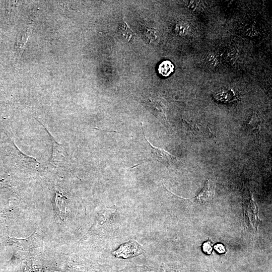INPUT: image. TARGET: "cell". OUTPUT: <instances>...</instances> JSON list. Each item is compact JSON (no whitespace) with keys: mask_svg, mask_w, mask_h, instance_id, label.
Listing matches in <instances>:
<instances>
[{"mask_svg":"<svg viewBox=\"0 0 272 272\" xmlns=\"http://www.w3.org/2000/svg\"><path fill=\"white\" fill-rule=\"evenodd\" d=\"M147 143L149 155L153 159L161 163L167 167L177 166L180 165V161L175 156L171 155L162 149L155 147L151 144L144 136Z\"/></svg>","mask_w":272,"mask_h":272,"instance_id":"obj_1","label":"cell"},{"mask_svg":"<svg viewBox=\"0 0 272 272\" xmlns=\"http://www.w3.org/2000/svg\"><path fill=\"white\" fill-rule=\"evenodd\" d=\"M141 252V246L137 242L129 241L121 245L113 254L117 257L126 258L137 256Z\"/></svg>","mask_w":272,"mask_h":272,"instance_id":"obj_2","label":"cell"},{"mask_svg":"<svg viewBox=\"0 0 272 272\" xmlns=\"http://www.w3.org/2000/svg\"><path fill=\"white\" fill-rule=\"evenodd\" d=\"M183 121L193 134L201 138L210 137L214 135L211 129L206 124L191 121L188 122L185 120Z\"/></svg>","mask_w":272,"mask_h":272,"instance_id":"obj_3","label":"cell"},{"mask_svg":"<svg viewBox=\"0 0 272 272\" xmlns=\"http://www.w3.org/2000/svg\"><path fill=\"white\" fill-rule=\"evenodd\" d=\"M34 233L25 238H17L8 236V243L10 246L18 250H30L34 243V238L33 237Z\"/></svg>","mask_w":272,"mask_h":272,"instance_id":"obj_4","label":"cell"},{"mask_svg":"<svg viewBox=\"0 0 272 272\" xmlns=\"http://www.w3.org/2000/svg\"><path fill=\"white\" fill-rule=\"evenodd\" d=\"M215 191V183L211 180H207L200 192L196 195V198L198 201L202 203L209 202L214 198Z\"/></svg>","mask_w":272,"mask_h":272,"instance_id":"obj_5","label":"cell"},{"mask_svg":"<svg viewBox=\"0 0 272 272\" xmlns=\"http://www.w3.org/2000/svg\"><path fill=\"white\" fill-rule=\"evenodd\" d=\"M46 130L49 135L52 145V152L50 158V162L53 164L61 163L63 161L65 157L63 147L55 141L52 135L46 129Z\"/></svg>","mask_w":272,"mask_h":272,"instance_id":"obj_6","label":"cell"},{"mask_svg":"<svg viewBox=\"0 0 272 272\" xmlns=\"http://www.w3.org/2000/svg\"><path fill=\"white\" fill-rule=\"evenodd\" d=\"M146 106L152 111L158 119L166 126L168 130L170 126L167 121L166 115L161 106L154 101H149V99L144 102Z\"/></svg>","mask_w":272,"mask_h":272,"instance_id":"obj_7","label":"cell"},{"mask_svg":"<svg viewBox=\"0 0 272 272\" xmlns=\"http://www.w3.org/2000/svg\"><path fill=\"white\" fill-rule=\"evenodd\" d=\"M118 32L121 36L126 41L129 42L134 36V33L126 24L125 21L122 20L118 26Z\"/></svg>","mask_w":272,"mask_h":272,"instance_id":"obj_8","label":"cell"},{"mask_svg":"<svg viewBox=\"0 0 272 272\" xmlns=\"http://www.w3.org/2000/svg\"><path fill=\"white\" fill-rule=\"evenodd\" d=\"M174 69L173 64L170 61L166 60L159 64L158 71L162 76L167 77L173 72Z\"/></svg>","mask_w":272,"mask_h":272,"instance_id":"obj_9","label":"cell"},{"mask_svg":"<svg viewBox=\"0 0 272 272\" xmlns=\"http://www.w3.org/2000/svg\"><path fill=\"white\" fill-rule=\"evenodd\" d=\"M55 203L56 209L57 210L59 217L62 219H63L65 217L66 207L64 196L59 194H56Z\"/></svg>","mask_w":272,"mask_h":272,"instance_id":"obj_10","label":"cell"},{"mask_svg":"<svg viewBox=\"0 0 272 272\" xmlns=\"http://www.w3.org/2000/svg\"><path fill=\"white\" fill-rule=\"evenodd\" d=\"M213 244L210 240L205 242L202 244V250L207 254H211L213 251Z\"/></svg>","mask_w":272,"mask_h":272,"instance_id":"obj_11","label":"cell"},{"mask_svg":"<svg viewBox=\"0 0 272 272\" xmlns=\"http://www.w3.org/2000/svg\"><path fill=\"white\" fill-rule=\"evenodd\" d=\"M215 249L219 253H224L226 252V248L222 243H217L214 245Z\"/></svg>","mask_w":272,"mask_h":272,"instance_id":"obj_12","label":"cell"},{"mask_svg":"<svg viewBox=\"0 0 272 272\" xmlns=\"http://www.w3.org/2000/svg\"><path fill=\"white\" fill-rule=\"evenodd\" d=\"M185 25L183 24H180L178 25L177 29L178 32L180 34H185L187 32V28L185 27Z\"/></svg>","mask_w":272,"mask_h":272,"instance_id":"obj_13","label":"cell"},{"mask_svg":"<svg viewBox=\"0 0 272 272\" xmlns=\"http://www.w3.org/2000/svg\"><path fill=\"white\" fill-rule=\"evenodd\" d=\"M207 272H218L212 266H208L207 268Z\"/></svg>","mask_w":272,"mask_h":272,"instance_id":"obj_14","label":"cell"}]
</instances>
